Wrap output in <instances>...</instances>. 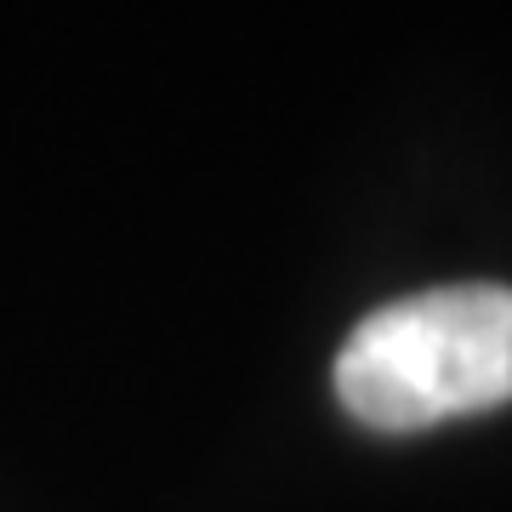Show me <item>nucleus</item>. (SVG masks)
Segmentation results:
<instances>
[{"mask_svg":"<svg viewBox=\"0 0 512 512\" xmlns=\"http://www.w3.org/2000/svg\"><path fill=\"white\" fill-rule=\"evenodd\" d=\"M336 399L376 433L512 399V285H439L365 313L336 353Z\"/></svg>","mask_w":512,"mask_h":512,"instance_id":"1","label":"nucleus"}]
</instances>
